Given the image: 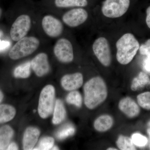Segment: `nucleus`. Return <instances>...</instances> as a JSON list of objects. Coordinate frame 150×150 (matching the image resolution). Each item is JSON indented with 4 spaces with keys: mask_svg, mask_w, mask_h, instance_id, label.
Returning a JSON list of instances; mask_svg holds the SVG:
<instances>
[{
    "mask_svg": "<svg viewBox=\"0 0 150 150\" xmlns=\"http://www.w3.org/2000/svg\"><path fill=\"white\" fill-rule=\"evenodd\" d=\"M117 146L121 150H136L131 139L128 137L120 136L116 142Z\"/></svg>",
    "mask_w": 150,
    "mask_h": 150,
    "instance_id": "nucleus-22",
    "label": "nucleus"
},
{
    "mask_svg": "<svg viewBox=\"0 0 150 150\" xmlns=\"http://www.w3.org/2000/svg\"><path fill=\"white\" fill-rule=\"evenodd\" d=\"M40 45V40L34 36H25L16 41L9 52L11 59L18 60L35 52Z\"/></svg>",
    "mask_w": 150,
    "mask_h": 150,
    "instance_id": "nucleus-3",
    "label": "nucleus"
},
{
    "mask_svg": "<svg viewBox=\"0 0 150 150\" xmlns=\"http://www.w3.org/2000/svg\"><path fill=\"white\" fill-rule=\"evenodd\" d=\"M143 68L147 72L150 74V55L147 56L143 62Z\"/></svg>",
    "mask_w": 150,
    "mask_h": 150,
    "instance_id": "nucleus-29",
    "label": "nucleus"
},
{
    "mask_svg": "<svg viewBox=\"0 0 150 150\" xmlns=\"http://www.w3.org/2000/svg\"><path fill=\"white\" fill-rule=\"evenodd\" d=\"M116 59L122 65H127L132 61L139 48V41L133 34H124L116 43Z\"/></svg>",
    "mask_w": 150,
    "mask_h": 150,
    "instance_id": "nucleus-2",
    "label": "nucleus"
},
{
    "mask_svg": "<svg viewBox=\"0 0 150 150\" xmlns=\"http://www.w3.org/2000/svg\"><path fill=\"white\" fill-rule=\"evenodd\" d=\"M88 18V13L84 9H73L65 13L62 17V21L67 26L75 28L83 23Z\"/></svg>",
    "mask_w": 150,
    "mask_h": 150,
    "instance_id": "nucleus-10",
    "label": "nucleus"
},
{
    "mask_svg": "<svg viewBox=\"0 0 150 150\" xmlns=\"http://www.w3.org/2000/svg\"><path fill=\"white\" fill-rule=\"evenodd\" d=\"M54 140L51 137H46L40 140L37 148L34 150H48L51 149L53 147Z\"/></svg>",
    "mask_w": 150,
    "mask_h": 150,
    "instance_id": "nucleus-26",
    "label": "nucleus"
},
{
    "mask_svg": "<svg viewBox=\"0 0 150 150\" xmlns=\"http://www.w3.org/2000/svg\"><path fill=\"white\" fill-rule=\"evenodd\" d=\"M55 6L59 8L83 7L88 5L87 0H55Z\"/></svg>",
    "mask_w": 150,
    "mask_h": 150,
    "instance_id": "nucleus-20",
    "label": "nucleus"
},
{
    "mask_svg": "<svg viewBox=\"0 0 150 150\" xmlns=\"http://www.w3.org/2000/svg\"><path fill=\"white\" fill-rule=\"evenodd\" d=\"M149 86H150V79L149 76L145 73L141 72L138 76L133 80L131 89L133 91H136Z\"/></svg>",
    "mask_w": 150,
    "mask_h": 150,
    "instance_id": "nucleus-19",
    "label": "nucleus"
},
{
    "mask_svg": "<svg viewBox=\"0 0 150 150\" xmlns=\"http://www.w3.org/2000/svg\"><path fill=\"white\" fill-rule=\"evenodd\" d=\"M93 50L99 62L105 67L110 66L111 62V55L110 46L105 38L100 37L93 45Z\"/></svg>",
    "mask_w": 150,
    "mask_h": 150,
    "instance_id": "nucleus-9",
    "label": "nucleus"
},
{
    "mask_svg": "<svg viewBox=\"0 0 150 150\" xmlns=\"http://www.w3.org/2000/svg\"><path fill=\"white\" fill-rule=\"evenodd\" d=\"M7 150H18V147L16 144L15 143H11L10 144L8 145L7 148Z\"/></svg>",
    "mask_w": 150,
    "mask_h": 150,
    "instance_id": "nucleus-31",
    "label": "nucleus"
},
{
    "mask_svg": "<svg viewBox=\"0 0 150 150\" xmlns=\"http://www.w3.org/2000/svg\"><path fill=\"white\" fill-rule=\"evenodd\" d=\"M108 150H117V149H115V148H108L107 149Z\"/></svg>",
    "mask_w": 150,
    "mask_h": 150,
    "instance_id": "nucleus-35",
    "label": "nucleus"
},
{
    "mask_svg": "<svg viewBox=\"0 0 150 150\" xmlns=\"http://www.w3.org/2000/svg\"><path fill=\"white\" fill-rule=\"evenodd\" d=\"M131 140L134 145L139 147L145 146L148 143L146 137L139 133L133 134L131 137Z\"/></svg>",
    "mask_w": 150,
    "mask_h": 150,
    "instance_id": "nucleus-27",
    "label": "nucleus"
},
{
    "mask_svg": "<svg viewBox=\"0 0 150 150\" xmlns=\"http://www.w3.org/2000/svg\"><path fill=\"white\" fill-rule=\"evenodd\" d=\"M55 90L51 85L46 86L42 89L39 97L38 112L42 118H48L51 115L54 107Z\"/></svg>",
    "mask_w": 150,
    "mask_h": 150,
    "instance_id": "nucleus-4",
    "label": "nucleus"
},
{
    "mask_svg": "<svg viewBox=\"0 0 150 150\" xmlns=\"http://www.w3.org/2000/svg\"><path fill=\"white\" fill-rule=\"evenodd\" d=\"M32 25L31 17L27 14L19 16L12 25L10 36L14 41H17L25 37L29 32Z\"/></svg>",
    "mask_w": 150,
    "mask_h": 150,
    "instance_id": "nucleus-5",
    "label": "nucleus"
},
{
    "mask_svg": "<svg viewBox=\"0 0 150 150\" xmlns=\"http://www.w3.org/2000/svg\"><path fill=\"white\" fill-rule=\"evenodd\" d=\"M30 62L31 69L38 76H43L49 73L50 64L48 56L46 53H39Z\"/></svg>",
    "mask_w": 150,
    "mask_h": 150,
    "instance_id": "nucleus-11",
    "label": "nucleus"
},
{
    "mask_svg": "<svg viewBox=\"0 0 150 150\" xmlns=\"http://www.w3.org/2000/svg\"><path fill=\"white\" fill-rule=\"evenodd\" d=\"M148 126H150V121L148 123Z\"/></svg>",
    "mask_w": 150,
    "mask_h": 150,
    "instance_id": "nucleus-37",
    "label": "nucleus"
},
{
    "mask_svg": "<svg viewBox=\"0 0 150 150\" xmlns=\"http://www.w3.org/2000/svg\"><path fill=\"white\" fill-rule=\"evenodd\" d=\"M119 109L130 118L137 117L139 114L140 109L138 104L130 97H126L120 100L118 104Z\"/></svg>",
    "mask_w": 150,
    "mask_h": 150,
    "instance_id": "nucleus-13",
    "label": "nucleus"
},
{
    "mask_svg": "<svg viewBox=\"0 0 150 150\" xmlns=\"http://www.w3.org/2000/svg\"><path fill=\"white\" fill-rule=\"evenodd\" d=\"M146 23L149 28H150V6L146 10Z\"/></svg>",
    "mask_w": 150,
    "mask_h": 150,
    "instance_id": "nucleus-30",
    "label": "nucleus"
},
{
    "mask_svg": "<svg viewBox=\"0 0 150 150\" xmlns=\"http://www.w3.org/2000/svg\"><path fill=\"white\" fill-rule=\"evenodd\" d=\"M75 129L71 124H67L61 128L56 134V137L59 140H63L74 134Z\"/></svg>",
    "mask_w": 150,
    "mask_h": 150,
    "instance_id": "nucleus-23",
    "label": "nucleus"
},
{
    "mask_svg": "<svg viewBox=\"0 0 150 150\" xmlns=\"http://www.w3.org/2000/svg\"><path fill=\"white\" fill-rule=\"evenodd\" d=\"M137 101L140 106L143 108L150 110V92H146L138 96Z\"/></svg>",
    "mask_w": 150,
    "mask_h": 150,
    "instance_id": "nucleus-25",
    "label": "nucleus"
},
{
    "mask_svg": "<svg viewBox=\"0 0 150 150\" xmlns=\"http://www.w3.org/2000/svg\"><path fill=\"white\" fill-rule=\"evenodd\" d=\"M13 131L8 126L0 128V150L6 149L13 137Z\"/></svg>",
    "mask_w": 150,
    "mask_h": 150,
    "instance_id": "nucleus-16",
    "label": "nucleus"
},
{
    "mask_svg": "<svg viewBox=\"0 0 150 150\" xmlns=\"http://www.w3.org/2000/svg\"><path fill=\"white\" fill-rule=\"evenodd\" d=\"M16 114L15 108L8 104L0 105V123H6L12 120Z\"/></svg>",
    "mask_w": 150,
    "mask_h": 150,
    "instance_id": "nucleus-17",
    "label": "nucleus"
},
{
    "mask_svg": "<svg viewBox=\"0 0 150 150\" xmlns=\"http://www.w3.org/2000/svg\"><path fill=\"white\" fill-rule=\"evenodd\" d=\"M40 132L34 127H28L25 130L23 136V144L24 150L33 149L40 136Z\"/></svg>",
    "mask_w": 150,
    "mask_h": 150,
    "instance_id": "nucleus-14",
    "label": "nucleus"
},
{
    "mask_svg": "<svg viewBox=\"0 0 150 150\" xmlns=\"http://www.w3.org/2000/svg\"><path fill=\"white\" fill-rule=\"evenodd\" d=\"M66 117V109L62 100L58 99L55 103L52 122L55 125L60 124L64 120Z\"/></svg>",
    "mask_w": 150,
    "mask_h": 150,
    "instance_id": "nucleus-18",
    "label": "nucleus"
},
{
    "mask_svg": "<svg viewBox=\"0 0 150 150\" xmlns=\"http://www.w3.org/2000/svg\"><path fill=\"white\" fill-rule=\"evenodd\" d=\"M30 62H25L16 67L13 71L15 77L20 79H26L29 77L31 73Z\"/></svg>",
    "mask_w": 150,
    "mask_h": 150,
    "instance_id": "nucleus-21",
    "label": "nucleus"
},
{
    "mask_svg": "<svg viewBox=\"0 0 150 150\" xmlns=\"http://www.w3.org/2000/svg\"><path fill=\"white\" fill-rule=\"evenodd\" d=\"M148 134H149V139H150V144H149V147L150 149V128L148 129L147 130Z\"/></svg>",
    "mask_w": 150,
    "mask_h": 150,
    "instance_id": "nucleus-33",
    "label": "nucleus"
},
{
    "mask_svg": "<svg viewBox=\"0 0 150 150\" xmlns=\"http://www.w3.org/2000/svg\"><path fill=\"white\" fill-rule=\"evenodd\" d=\"M83 83V76L80 73L65 75L61 80L63 88L68 91H73L79 88Z\"/></svg>",
    "mask_w": 150,
    "mask_h": 150,
    "instance_id": "nucleus-12",
    "label": "nucleus"
},
{
    "mask_svg": "<svg viewBox=\"0 0 150 150\" xmlns=\"http://www.w3.org/2000/svg\"><path fill=\"white\" fill-rule=\"evenodd\" d=\"M84 103L90 109H93L104 102L108 95L107 86L102 78H92L84 86Z\"/></svg>",
    "mask_w": 150,
    "mask_h": 150,
    "instance_id": "nucleus-1",
    "label": "nucleus"
},
{
    "mask_svg": "<svg viewBox=\"0 0 150 150\" xmlns=\"http://www.w3.org/2000/svg\"><path fill=\"white\" fill-rule=\"evenodd\" d=\"M140 54L143 55H150V39L146 41L144 44H142L139 47Z\"/></svg>",
    "mask_w": 150,
    "mask_h": 150,
    "instance_id": "nucleus-28",
    "label": "nucleus"
},
{
    "mask_svg": "<svg viewBox=\"0 0 150 150\" xmlns=\"http://www.w3.org/2000/svg\"><path fill=\"white\" fill-rule=\"evenodd\" d=\"M3 98H4V95H3L2 92L1 91H0V103L3 100Z\"/></svg>",
    "mask_w": 150,
    "mask_h": 150,
    "instance_id": "nucleus-32",
    "label": "nucleus"
},
{
    "mask_svg": "<svg viewBox=\"0 0 150 150\" xmlns=\"http://www.w3.org/2000/svg\"><path fill=\"white\" fill-rule=\"evenodd\" d=\"M130 6V0H105L101 11L103 15L109 18H117L124 14Z\"/></svg>",
    "mask_w": 150,
    "mask_h": 150,
    "instance_id": "nucleus-6",
    "label": "nucleus"
},
{
    "mask_svg": "<svg viewBox=\"0 0 150 150\" xmlns=\"http://www.w3.org/2000/svg\"><path fill=\"white\" fill-rule=\"evenodd\" d=\"M53 52L56 59L61 63L68 64L74 60L73 45L67 38H62L58 39L54 44Z\"/></svg>",
    "mask_w": 150,
    "mask_h": 150,
    "instance_id": "nucleus-7",
    "label": "nucleus"
},
{
    "mask_svg": "<svg viewBox=\"0 0 150 150\" xmlns=\"http://www.w3.org/2000/svg\"><path fill=\"white\" fill-rule=\"evenodd\" d=\"M52 149L53 150H59V148L56 146H54V147L52 148Z\"/></svg>",
    "mask_w": 150,
    "mask_h": 150,
    "instance_id": "nucleus-36",
    "label": "nucleus"
},
{
    "mask_svg": "<svg viewBox=\"0 0 150 150\" xmlns=\"http://www.w3.org/2000/svg\"><path fill=\"white\" fill-rule=\"evenodd\" d=\"M2 15V10L0 8V18H1Z\"/></svg>",
    "mask_w": 150,
    "mask_h": 150,
    "instance_id": "nucleus-34",
    "label": "nucleus"
},
{
    "mask_svg": "<svg viewBox=\"0 0 150 150\" xmlns=\"http://www.w3.org/2000/svg\"><path fill=\"white\" fill-rule=\"evenodd\" d=\"M41 26L44 33L48 37L56 38L59 37L64 31L62 22L51 14L44 16L41 20Z\"/></svg>",
    "mask_w": 150,
    "mask_h": 150,
    "instance_id": "nucleus-8",
    "label": "nucleus"
},
{
    "mask_svg": "<svg viewBox=\"0 0 150 150\" xmlns=\"http://www.w3.org/2000/svg\"><path fill=\"white\" fill-rule=\"evenodd\" d=\"M113 123V119L110 115H102L95 121L94 127L98 131L105 132L112 127Z\"/></svg>",
    "mask_w": 150,
    "mask_h": 150,
    "instance_id": "nucleus-15",
    "label": "nucleus"
},
{
    "mask_svg": "<svg viewBox=\"0 0 150 150\" xmlns=\"http://www.w3.org/2000/svg\"><path fill=\"white\" fill-rule=\"evenodd\" d=\"M66 100L69 104L74 105L78 108H80L82 103V98L81 94L74 91L71 92L68 95Z\"/></svg>",
    "mask_w": 150,
    "mask_h": 150,
    "instance_id": "nucleus-24",
    "label": "nucleus"
}]
</instances>
